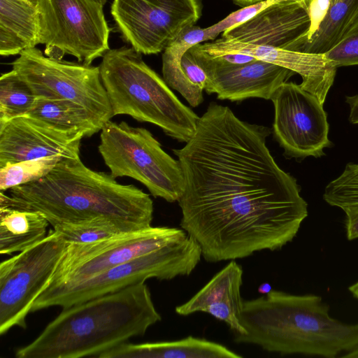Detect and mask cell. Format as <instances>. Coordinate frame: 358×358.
Masks as SVG:
<instances>
[{"mask_svg": "<svg viewBox=\"0 0 358 358\" xmlns=\"http://www.w3.org/2000/svg\"><path fill=\"white\" fill-rule=\"evenodd\" d=\"M271 132L211 102L190 139L173 150L184 177L180 226L208 262L279 250L308 215L296 180L266 146Z\"/></svg>", "mask_w": 358, "mask_h": 358, "instance_id": "obj_1", "label": "cell"}, {"mask_svg": "<svg viewBox=\"0 0 358 358\" xmlns=\"http://www.w3.org/2000/svg\"><path fill=\"white\" fill-rule=\"evenodd\" d=\"M0 202L42 213L52 227L99 220L139 230L151 225L153 202L134 185H122L110 173L94 171L80 158L63 159L43 178L15 186Z\"/></svg>", "mask_w": 358, "mask_h": 358, "instance_id": "obj_2", "label": "cell"}, {"mask_svg": "<svg viewBox=\"0 0 358 358\" xmlns=\"http://www.w3.org/2000/svg\"><path fill=\"white\" fill-rule=\"evenodd\" d=\"M162 319L145 282L62 308L17 358L97 357Z\"/></svg>", "mask_w": 358, "mask_h": 358, "instance_id": "obj_3", "label": "cell"}, {"mask_svg": "<svg viewBox=\"0 0 358 358\" xmlns=\"http://www.w3.org/2000/svg\"><path fill=\"white\" fill-rule=\"evenodd\" d=\"M238 343L254 344L281 355L334 358L358 348V323L342 322L315 294L296 295L271 289L266 296L243 300Z\"/></svg>", "mask_w": 358, "mask_h": 358, "instance_id": "obj_4", "label": "cell"}, {"mask_svg": "<svg viewBox=\"0 0 358 358\" xmlns=\"http://www.w3.org/2000/svg\"><path fill=\"white\" fill-rule=\"evenodd\" d=\"M113 117L126 115L160 127L171 138L187 142L199 119L143 60L132 47L110 49L99 66Z\"/></svg>", "mask_w": 358, "mask_h": 358, "instance_id": "obj_5", "label": "cell"}, {"mask_svg": "<svg viewBox=\"0 0 358 358\" xmlns=\"http://www.w3.org/2000/svg\"><path fill=\"white\" fill-rule=\"evenodd\" d=\"M201 256L199 245L187 234L84 280L48 287L34 302L31 313L52 306L67 308L149 278L164 280L189 275Z\"/></svg>", "mask_w": 358, "mask_h": 358, "instance_id": "obj_6", "label": "cell"}, {"mask_svg": "<svg viewBox=\"0 0 358 358\" xmlns=\"http://www.w3.org/2000/svg\"><path fill=\"white\" fill-rule=\"evenodd\" d=\"M100 131L98 150L113 178H131L155 198L179 200L184 190L180 162L162 149L150 131L109 120Z\"/></svg>", "mask_w": 358, "mask_h": 358, "instance_id": "obj_7", "label": "cell"}, {"mask_svg": "<svg viewBox=\"0 0 358 358\" xmlns=\"http://www.w3.org/2000/svg\"><path fill=\"white\" fill-rule=\"evenodd\" d=\"M96 0H38L39 44L48 57L64 55L91 64L110 50V29Z\"/></svg>", "mask_w": 358, "mask_h": 358, "instance_id": "obj_8", "label": "cell"}, {"mask_svg": "<svg viewBox=\"0 0 358 358\" xmlns=\"http://www.w3.org/2000/svg\"><path fill=\"white\" fill-rule=\"evenodd\" d=\"M66 242L58 231H49L33 246L0 264V334L11 328H27L34 302L48 286Z\"/></svg>", "mask_w": 358, "mask_h": 358, "instance_id": "obj_9", "label": "cell"}, {"mask_svg": "<svg viewBox=\"0 0 358 358\" xmlns=\"http://www.w3.org/2000/svg\"><path fill=\"white\" fill-rule=\"evenodd\" d=\"M11 64L37 96L59 97L79 103L103 126L113 117L99 66L50 58L36 47L21 52Z\"/></svg>", "mask_w": 358, "mask_h": 358, "instance_id": "obj_10", "label": "cell"}, {"mask_svg": "<svg viewBox=\"0 0 358 358\" xmlns=\"http://www.w3.org/2000/svg\"><path fill=\"white\" fill-rule=\"evenodd\" d=\"M187 234L182 228L150 226L96 242L66 243L48 287L84 280Z\"/></svg>", "mask_w": 358, "mask_h": 358, "instance_id": "obj_11", "label": "cell"}, {"mask_svg": "<svg viewBox=\"0 0 358 358\" xmlns=\"http://www.w3.org/2000/svg\"><path fill=\"white\" fill-rule=\"evenodd\" d=\"M201 0H113L110 14L123 39L143 55L163 51L201 15Z\"/></svg>", "mask_w": 358, "mask_h": 358, "instance_id": "obj_12", "label": "cell"}, {"mask_svg": "<svg viewBox=\"0 0 358 358\" xmlns=\"http://www.w3.org/2000/svg\"><path fill=\"white\" fill-rule=\"evenodd\" d=\"M271 100L274 106L273 133L289 158L320 157L331 145L324 105L300 84L285 82Z\"/></svg>", "mask_w": 358, "mask_h": 358, "instance_id": "obj_13", "label": "cell"}, {"mask_svg": "<svg viewBox=\"0 0 358 358\" xmlns=\"http://www.w3.org/2000/svg\"><path fill=\"white\" fill-rule=\"evenodd\" d=\"M80 133L64 131L28 115L0 124V167L50 156L80 157Z\"/></svg>", "mask_w": 358, "mask_h": 358, "instance_id": "obj_14", "label": "cell"}, {"mask_svg": "<svg viewBox=\"0 0 358 358\" xmlns=\"http://www.w3.org/2000/svg\"><path fill=\"white\" fill-rule=\"evenodd\" d=\"M208 55L243 54L286 69L302 78L301 87L324 104L336 73V68L323 54L294 51L220 38L194 45Z\"/></svg>", "mask_w": 358, "mask_h": 358, "instance_id": "obj_15", "label": "cell"}, {"mask_svg": "<svg viewBox=\"0 0 358 358\" xmlns=\"http://www.w3.org/2000/svg\"><path fill=\"white\" fill-rule=\"evenodd\" d=\"M306 0H282L231 27L222 38L299 51L309 27Z\"/></svg>", "mask_w": 358, "mask_h": 358, "instance_id": "obj_16", "label": "cell"}, {"mask_svg": "<svg viewBox=\"0 0 358 358\" xmlns=\"http://www.w3.org/2000/svg\"><path fill=\"white\" fill-rule=\"evenodd\" d=\"M205 91L222 100L239 101L249 98L271 99L278 88L295 73L266 62H252L204 71Z\"/></svg>", "mask_w": 358, "mask_h": 358, "instance_id": "obj_17", "label": "cell"}, {"mask_svg": "<svg viewBox=\"0 0 358 358\" xmlns=\"http://www.w3.org/2000/svg\"><path fill=\"white\" fill-rule=\"evenodd\" d=\"M243 274L242 267L231 260L189 301L176 306V313L182 316L206 313L225 322L235 334H245L240 322Z\"/></svg>", "mask_w": 358, "mask_h": 358, "instance_id": "obj_18", "label": "cell"}, {"mask_svg": "<svg viewBox=\"0 0 358 358\" xmlns=\"http://www.w3.org/2000/svg\"><path fill=\"white\" fill-rule=\"evenodd\" d=\"M38 0H0V55H20L39 44Z\"/></svg>", "mask_w": 358, "mask_h": 358, "instance_id": "obj_19", "label": "cell"}, {"mask_svg": "<svg viewBox=\"0 0 358 358\" xmlns=\"http://www.w3.org/2000/svg\"><path fill=\"white\" fill-rule=\"evenodd\" d=\"M227 347L203 338L188 336L173 341L124 343L99 358H239Z\"/></svg>", "mask_w": 358, "mask_h": 358, "instance_id": "obj_20", "label": "cell"}, {"mask_svg": "<svg viewBox=\"0 0 358 358\" xmlns=\"http://www.w3.org/2000/svg\"><path fill=\"white\" fill-rule=\"evenodd\" d=\"M49 222L38 211L0 202V253L20 252L44 239Z\"/></svg>", "mask_w": 358, "mask_h": 358, "instance_id": "obj_21", "label": "cell"}, {"mask_svg": "<svg viewBox=\"0 0 358 358\" xmlns=\"http://www.w3.org/2000/svg\"><path fill=\"white\" fill-rule=\"evenodd\" d=\"M28 115L56 128L91 137L103 125L84 106L73 101L52 96H38Z\"/></svg>", "mask_w": 358, "mask_h": 358, "instance_id": "obj_22", "label": "cell"}, {"mask_svg": "<svg viewBox=\"0 0 358 358\" xmlns=\"http://www.w3.org/2000/svg\"><path fill=\"white\" fill-rule=\"evenodd\" d=\"M358 20V0H331L329 10L316 31L299 51L324 54Z\"/></svg>", "mask_w": 358, "mask_h": 358, "instance_id": "obj_23", "label": "cell"}, {"mask_svg": "<svg viewBox=\"0 0 358 358\" xmlns=\"http://www.w3.org/2000/svg\"><path fill=\"white\" fill-rule=\"evenodd\" d=\"M220 34L212 25L206 28L192 26L184 30L164 50L162 55V75L167 85L178 92L185 99L187 87L180 69L183 54L194 45L209 40H214Z\"/></svg>", "mask_w": 358, "mask_h": 358, "instance_id": "obj_24", "label": "cell"}, {"mask_svg": "<svg viewBox=\"0 0 358 358\" xmlns=\"http://www.w3.org/2000/svg\"><path fill=\"white\" fill-rule=\"evenodd\" d=\"M36 94L15 71L0 78V124L26 115L33 108Z\"/></svg>", "mask_w": 358, "mask_h": 358, "instance_id": "obj_25", "label": "cell"}, {"mask_svg": "<svg viewBox=\"0 0 358 358\" xmlns=\"http://www.w3.org/2000/svg\"><path fill=\"white\" fill-rule=\"evenodd\" d=\"M61 156H50L8 164L0 167V191L38 180L48 174L63 159Z\"/></svg>", "mask_w": 358, "mask_h": 358, "instance_id": "obj_26", "label": "cell"}, {"mask_svg": "<svg viewBox=\"0 0 358 358\" xmlns=\"http://www.w3.org/2000/svg\"><path fill=\"white\" fill-rule=\"evenodd\" d=\"M62 234L66 243H90L117 235L136 231L124 224L107 220L60 224L52 227Z\"/></svg>", "mask_w": 358, "mask_h": 358, "instance_id": "obj_27", "label": "cell"}, {"mask_svg": "<svg viewBox=\"0 0 358 358\" xmlns=\"http://www.w3.org/2000/svg\"><path fill=\"white\" fill-rule=\"evenodd\" d=\"M323 199L344 212L358 208V163H348L343 172L325 187Z\"/></svg>", "mask_w": 358, "mask_h": 358, "instance_id": "obj_28", "label": "cell"}, {"mask_svg": "<svg viewBox=\"0 0 358 358\" xmlns=\"http://www.w3.org/2000/svg\"><path fill=\"white\" fill-rule=\"evenodd\" d=\"M324 55L336 68L358 65V20Z\"/></svg>", "mask_w": 358, "mask_h": 358, "instance_id": "obj_29", "label": "cell"}, {"mask_svg": "<svg viewBox=\"0 0 358 358\" xmlns=\"http://www.w3.org/2000/svg\"><path fill=\"white\" fill-rule=\"evenodd\" d=\"M330 3L331 0L308 1L307 9L310 19V27L305 38L300 45L299 51L302 44L308 40L319 27L329 10Z\"/></svg>", "mask_w": 358, "mask_h": 358, "instance_id": "obj_30", "label": "cell"}, {"mask_svg": "<svg viewBox=\"0 0 358 358\" xmlns=\"http://www.w3.org/2000/svg\"><path fill=\"white\" fill-rule=\"evenodd\" d=\"M345 213L346 236L349 241L358 238V208L348 210Z\"/></svg>", "mask_w": 358, "mask_h": 358, "instance_id": "obj_31", "label": "cell"}, {"mask_svg": "<svg viewBox=\"0 0 358 358\" xmlns=\"http://www.w3.org/2000/svg\"><path fill=\"white\" fill-rule=\"evenodd\" d=\"M345 102L349 107V122L353 124H358V94L347 96Z\"/></svg>", "mask_w": 358, "mask_h": 358, "instance_id": "obj_32", "label": "cell"}, {"mask_svg": "<svg viewBox=\"0 0 358 358\" xmlns=\"http://www.w3.org/2000/svg\"><path fill=\"white\" fill-rule=\"evenodd\" d=\"M348 289L352 296L358 299V281L350 285Z\"/></svg>", "mask_w": 358, "mask_h": 358, "instance_id": "obj_33", "label": "cell"}, {"mask_svg": "<svg viewBox=\"0 0 358 358\" xmlns=\"http://www.w3.org/2000/svg\"><path fill=\"white\" fill-rule=\"evenodd\" d=\"M235 3L242 6H249L263 0H233Z\"/></svg>", "mask_w": 358, "mask_h": 358, "instance_id": "obj_34", "label": "cell"}, {"mask_svg": "<svg viewBox=\"0 0 358 358\" xmlns=\"http://www.w3.org/2000/svg\"><path fill=\"white\" fill-rule=\"evenodd\" d=\"M345 358H358V348L342 356Z\"/></svg>", "mask_w": 358, "mask_h": 358, "instance_id": "obj_35", "label": "cell"}, {"mask_svg": "<svg viewBox=\"0 0 358 358\" xmlns=\"http://www.w3.org/2000/svg\"><path fill=\"white\" fill-rule=\"evenodd\" d=\"M103 4V0H96ZM104 6V5H103Z\"/></svg>", "mask_w": 358, "mask_h": 358, "instance_id": "obj_36", "label": "cell"}, {"mask_svg": "<svg viewBox=\"0 0 358 358\" xmlns=\"http://www.w3.org/2000/svg\"><path fill=\"white\" fill-rule=\"evenodd\" d=\"M107 0H103V4L104 5L106 3Z\"/></svg>", "mask_w": 358, "mask_h": 358, "instance_id": "obj_37", "label": "cell"}, {"mask_svg": "<svg viewBox=\"0 0 358 358\" xmlns=\"http://www.w3.org/2000/svg\"><path fill=\"white\" fill-rule=\"evenodd\" d=\"M306 1H308V0H306Z\"/></svg>", "mask_w": 358, "mask_h": 358, "instance_id": "obj_38", "label": "cell"}]
</instances>
